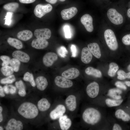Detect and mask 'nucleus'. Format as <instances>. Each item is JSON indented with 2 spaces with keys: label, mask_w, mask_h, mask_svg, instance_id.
Masks as SVG:
<instances>
[{
  "label": "nucleus",
  "mask_w": 130,
  "mask_h": 130,
  "mask_svg": "<svg viewBox=\"0 0 130 130\" xmlns=\"http://www.w3.org/2000/svg\"><path fill=\"white\" fill-rule=\"evenodd\" d=\"M123 101V99H122L116 100L108 98L105 99V103L108 107H112L120 105L122 103Z\"/></svg>",
  "instance_id": "c85d7f7f"
},
{
  "label": "nucleus",
  "mask_w": 130,
  "mask_h": 130,
  "mask_svg": "<svg viewBox=\"0 0 130 130\" xmlns=\"http://www.w3.org/2000/svg\"><path fill=\"white\" fill-rule=\"evenodd\" d=\"M12 15V13L10 12L7 13L5 16V24L9 25L11 22V19Z\"/></svg>",
  "instance_id": "a19ab883"
},
{
  "label": "nucleus",
  "mask_w": 130,
  "mask_h": 130,
  "mask_svg": "<svg viewBox=\"0 0 130 130\" xmlns=\"http://www.w3.org/2000/svg\"><path fill=\"white\" fill-rule=\"evenodd\" d=\"M59 0L61 1H64L65 0Z\"/></svg>",
  "instance_id": "4d7b16f0"
},
{
  "label": "nucleus",
  "mask_w": 130,
  "mask_h": 130,
  "mask_svg": "<svg viewBox=\"0 0 130 130\" xmlns=\"http://www.w3.org/2000/svg\"><path fill=\"white\" fill-rule=\"evenodd\" d=\"M119 68L118 65L116 63H110L109 65V68L108 72V75L111 77H114Z\"/></svg>",
  "instance_id": "c756f323"
},
{
  "label": "nucleus",
  "mask_w": 130,
  "mask_h": 130,
  "mask_svg": "<svg viewBox=\"0 0 130 130\" xmlns=\"http://www.w3.org/2000/svg\"><path fill=\"white\" fill-rule=\"evenodd\" d=\"M115 85L117 87L124 90H126L127 87L122 82L120 81H117L115 83Z\"/></svg>",
  "instance_id": "37998d69"
},
{
  "label": "nucleus",
  "mask_w": 130,
  "mask_h": 130,
  "mask_svg": "<svg viewBox=\"0 0 130 130\" xmlns=\"http://www.w3.org/2000/svg\"><path fill=\"white\" fill-rule=\"evenodd\" d=\"M78 92H72L67 94L64 104L69 114L72 115L78 110L79 106Z\"/></svg>",
  "instance_id": "7ed1b4c3"
},
{
  "label": "nucleus",
  "mask_w": 130,
  "mask_h": 130,
  "mask_svg": "<svg viewBox=\"0 0 130 130\" xmlns=\"http://www.w3.org/2000/svg\"><path fill=\"white\" fill-rule=\"evenodd\" d=\"M107 17L112 23L119 25L122 24L123 21V18L122 15L114 8H111L107 12Z\"/></svg>",
  "instance_id": "423d86ee"
},
{
  "label": "nucleus",
  "mask_w": 130,
  "mask_h": 130,
  "mask_svg": "<svg viewBox=\"0 0 130 130\" xmlns=\"http://www.w3.org/2000/svg\"><path fill=\"white\" fill-rule=\"evenodd\" d=\"M2 74L6 76H8L13 74L14 70L11 66H6L3 67L1 69Z\"/></svg>",
  "instance_id": "72a5a7b5"
},
{
  "label": "nucleus",
  "mask_w": 130,
  "mask_h": 130,
  "mask_svg": "<svg viewBox=\"0 0 130 130\" xmlns=\"http://www.w3.org/2000/svg\"><path fill=\"white\" fill-rule=\"evenodd\" d=\"M19 4L16 2H11L5 5L3 8L5 10L11 12H14L18 8Z\"/></svg>",
  "instance_id": "7c9ffc66"
},
{
  "label": "nucleus",
  "mask_w": 130,
  "mask_h": 130,
  "mask_svg": "<svg viewBox=\"0 0 130 130\" xmlns=\"http://www.w3.org/2000/svg\"><path fill=\"white\" fill-rule=\"evenodd\" d=\"M127 15L128 17L130 18V8L128 9L127 10Z\"/></svg>",
  "instance_id": "864d4df0"
},
{
  "label": "nucleus",
  "mask_w": 130,
  "mask_h": 130,
  "mask_svg": "<svg viewBox=\"0 0 130 130\" xmlns=\"http://www.w3.org/2000/svg\"><path fill=\"white\" fill-rule=\"evenodd\" d=\"M34 34L37 39L46 40L51 37V32L50 30L48 28L38 29L35 30Z\"/></svg>",
  "instance_id": "9b49d317"
},
{
  "label": "nucleus",
  "mask_w": 130,
  "mask_h": 130,
  "mask_svg": "<svg viewBox=\"0 0 130 130\" xmlns=\"http://www.w3.org/2000/svg\"><path fill=\"white\" fill-rule=\"evenodd\" d=\"M59 125L62 130H67L71 128L72 122L71 119L68 116L64 114L58 119Z\"/></svg>",
  "instance_id": "f8f14e48"
},
{
  "label": "nucleus",
  "mask_w": 130,
  "mask_h": 130,
  "mask_svg": "<svg viewBox=\"0 0 130 130\" xmlns=\"http://www.w3.org/2000/svg\"><path fill=\"white\" fill-rule=\"evenodd\" d=\"M24 80L29 82L31 84L33 87H35L36 85L33 76L31 73L28 72L26 73L24 75L23 78Z\"/></svg>",
  "instance_id": "2f4dec72"
},
{
  "label": "nucleus",
  "mask_w": 130,
  "mask_h": 130,
  "mask_svg": "<svg viewBox=\"0 0 130 130\" xmlns=\"http://www.w3.org/2000/svg\"><path fill=\"white\" fill-rule=\"evenodd\" d=\"M78 11L77 8L72 7L62 11L61 14L62 18L65 20H69L74 17Z\"/></svg>",
  "instance_id": "2eb2a0df"
},
{
  "label": "nucleus",
  "mask_w": 130,
  "mask_h": 130,
  "mask_svg": "<svg viewBox=\"0 0 130 130\" xmlns=\"http://www.w3.org/2000/svg\"><path fill=\"white\" fill-rule=\"evenodd\" d=\"M8 86L10 87L9 91L11 94H13L15 93L16 91V87L11 85H9Z\"/></svg>",
  "instance_id": "c03bdc74"
},
{
  "label": "nucleus",
  "mask_w": 130,
  "mask_h": 130,
  "mask_svg": "<svg viewBox=\"0 0 130 130\" xmlns=\"http://www.w3.org/2000/svg\"><path fill=\"white\" fill-rule=\"evenodd\" d=\"M33 36V33L30 31L25 30L19 32L17 34V37L20 39L26 41L31 39Z\"/></svg>",
  "instance_id": "5701e85b"
},
{
  "label": "nucleus",
  "mask_w": 130,
  "mask_h": 130,
  "mask_svg": "<svg viewBox=\"0 0 130 130\" xmlns=\"http://www.w3.org/2000/svg\"><path fill=\"white\" fill-rule=\"evenodd\" d=\"M3 88L1 86H0V96L1 97H4L5 96L4 93Z\"/></svg>",
  "instance_id": "09e8293b"
},
{
  "label": "nucleus",
  "mask_w": 130,
  "mask_h": 130,
  "mask_svg": "<svg viewBox=\"0 0 130 130\" xmlns=\"http://www.w3.org/2000/svg\"><path fill=\"white\" fill-rule=\"evenodd\" d=\"M20 2L22 3L28 4L33 3L36 0H19Z\"/></svg>",
  "instance_id": "49530a36"
},
{
  "label": "nucleus",
  "mask_w": 130,
  "mask_h": 130,
  "mask_svg": "<svg viewBox=\"0 0 130 130\" xmlns=\"http://www.w3.org/2000/svg\"><path fill=\"white\" fill-rule=\"evenodd\" d=\"M80 21L88 32H91L93 31V19L91 15L88 14L84 15L81 18Z\"/></svg>",
  "instance_id": "9d476101"
},
{
  "label": "nucleus",
  "mask_w": 130,
  "mask_h": 130,
  "mask_svg": "<svg viewBox=\"0 0 130 130\" xmlns=\"http://www.w3.org/2000/svg\"><path fill=\"white\" fill-rule=\"evenodd\" d=\"M3 88L5 93L7 94H8L9 93V88L8 86L7 85H5L3 87Z\"/></svg>",
  "instance_id": "de8ad7c7"
},
{
  "label": "nucleus",
  "mask_w": 130,
  "mask_h": 130,
  "mask_svg": "<svg viewBox=\"0 0 130 130\" xmlns=\"http://www.w3.org/2000/svg\"><path fill=\"white\" fill-rule=\"evenodd\" d=\"M112 130H122V129L119 124L117 123H115L113 125Z\"/></svg>",
  "instance_id": "a18cd8bd"
},
{
  "label": "nucleus",
  "mask_w": 130,
  "mask_h": 130,
  "mask_svg": "<svg viewBox=\"0 0 130 130\" xmlns=\"http://www.w3.org/2000/svg\"><path fill=\"white\" fill-rule=\"evenodd\" d=\"M48 42L46 40L38 39H33L31 43L32 46L37 49L45 48L48 46Z\"/></svg>",
  "instance_id": "412c9836"
},
{
  "label": "nucleus",
  "mask_w": 130,
  "mask_h": 130,
  "mask_svg": "<svg viewBox=\"0 0 130 130\" xmlns=\"http://www.w3.org/2000/svg\"><path fill=\"white\" fill-rule=\"evenodd\" d=\"M16 87L19 90L18 94L20 96L24 97L26 94L25 88L24 84L21 80L16 81L15 83Z\"/></svg>",
  "instance_id": "cd10ccee"
},
{
  "label": "nucleus",
  "mask_w": 130,
  "mask_h": 130,
  "mask_svg": "<svg viewBox=\"0 0 130 130\" xmlns=\"http://www.w3.org/2000/svg\"><path fill=\"white\" fill-rule=\"evenodd\" d=\"M0 58L3 62L2 64V67L7 66L9 64L11 59L8 56L6 55H2L0 56Z\"/></svg>",
  "instance_id": "4c0bfd02"
},
{
  "label": "nucleus",
  "mask_w": 130,
  "mask_h": 130,
  "mask_svg": "<svg viewBox=\"0 0 130 130\" xmlns=\"http://www.w3.org/2000/svg\"><path fill=\"white\" fill-rule=\"evenodd\" d=\"M71 50L72 53V57H75L77 54V50L76 46L73 44L71 45Z\"/></svg>",
  "instance_id": "79ce46f5"
},
{
  "label": "nucleus",
  "mask_w": 130,
  "mask_h": 130,
  "mask_svg": "<svg viewBox=\"0 0 130 130\" xmlns=\"http://www.w3.org/2000/svg\"><path fill=\"white\" fill-rule=\"evenodd\" d=\"M23 128V125L21 121L12 118L8 122L5 129L6 130H21Z\"/></svg>",
  "instance_id": "ddd939ff"
},
{
  "label": "nucleus",
  "mask_w": 130,
  "mask_h": 130,
  "mask_svg": "<svg viewBox=\"0 0 130 130\" xmlns=\"http://www.w3.org/2000/svg\"><path fill=\"white\" fill-rule=\"evenodd\" d=\"M122 92V91L119 89H111L109 90L108 95L113 99L119 100L122 98L121 96L119 94H121Z\"/></svg>",
  "instance_id": "a878e982"
},
{
  "label": "nucleus",
  "mask_w": 130,
  "mask_h": 130,
  "mask_svg": "<svg viewBox=\"0 0 130 130\" xmlns=\"http://www.w3.org/2000/svg\"><path fill=\"white\" fill-rule=\"evenodd\" d=\"M7 41L11 46L18 49H20L23 47L21 42L17 39L9 37Z\"/></svg>",
  "instance_id": "bb28decb"
},
{
  "label": "nucleus",
  "mask_w": 130,
  "mask_h": 130,
  "mask_svg": "<svg viewBox=\"0 0 130 130\" xmlns=\"http://www.w3.org/2000/svg\"><path fill=\"white\" fill-rule=\"evenodd\" d=\"M104 117L101 110L93 105L85 107L83 109L81 114L82 123L90 127H93L99 124Z\"/></svg>",
  "instance_id": "f257e3e1"
},
{
  "label": "nucleus",
  "mask_w": 130,
  "mask_h": 130,
  "mask_svg": "<svg viewBox=\"0 0 130 130\" xmlns=\"http://www.w3.org/2000/svg\"><path fill=\"white\" fill-rule=\"evenodd\" d=\"M57 52L58 55L62 58H64L66 56V54L68 53V51L66 48L62 46L58 49Z\"/></svg>",
  "instance_id": "e433bc0d"
},
{
  "label": "nucleus",
  "mask_w": 130,
  "mask_h": 130,
  "mask_svg": "<svg viewBox=\"0 0 130 130\" xmlns=\"http://www.w3.org/2000/svg\"><path fill=\"white\" fill-rule=\"evenodd\" d=\"M85 72L87 75L96 78H100L102 76V72L100 71L91 67H87L85 70Z\"/></svg>",
  "instance_id": "393cba45"
},
{
  "label": "nucleus",
  "mask_w": 130,
  "mask_h": 130,
  "mask_svg": "<svg viewBox=\"0 0 130 130\" xmlns=\"http://www.w3.org/2000/svg\"><path fill=\"white\" fill-rule=\"evenodd\" d=\"M125 83L126 84L128 87H130V81H126L125 82Z\"/></svg>",
  "instance_id": "603ef678"
},
{
  "label": "nucleus",
  "mask_w": 130,
  "mask_h": 130,
  "mask_svg": "<svg viewBox=\"0 0 130 130\" xmlns=\"http://www.w3.org/2000/svg\"><path fill=\"white\" fill-rule=\"evenodd\" d=\"M18 113L25 118L32 119L36 117L38 115L39 111L36 105L29 102H25L21 104L19 107Z\"/></svg>",
  "instance_id": "f03ea898"
},
{
  "label": "nucleus",
  "mask_w": 130,
  "mask_h": 130,
  "mask_svg": "<svg viewBox=\"0 0 130 130\" xmlns=\"http://www.w3.org/2000/svg\"><path fill=\"white\" fill-rule=\"evenodd\" d=\"M92 55L88 48L84 47L82 50L81 59L82 62L85 64L89 63L92 60Z\"/></svg>",
  "instance_id": "f3484780"
},
{
  "label": "nucleus",
  "mask_w": 130,
  "mask_h": 130,
  "mask_svg": "<svg viewBox=\"0 0 130 130\" xmlns=\"http://www.w3.org/2000/svg\"><path fill=\"white\" fill-rule=\"evenodd\" d=\"M12 55L14 58L23 62H28L30 59V57L28 54L20 51L17 50L14 52Z\"/></svg>",
  "instance_id": "a211bd4d"
},
{
  "label": "nucleus",
  "mask_w": 130,
  "mask_h": 130,
  "mask_svg": "<svg viewBox=\"0 0 130 130\" xmlns=\"http://www.w3.org/2000/svg\"><path fill=\"white\" fill-rule=\"evenodd\" d=\"M122 41L125 45H130V34L124 36L122 38Z\"/></svg>",
  "instance_id": "ea45409f"
},
{
  "label": "nucleus",
  "mask_w": 130,
  "mask_h": 130,
  "mask_svg": "<svg viewBox=\"0 0 130 130\" xmlns=\"http://www.w3.org/2000/svg\"><path fill=\"white\" fill-rule=\"evenodd\" d=\"M85 92L89 98L91 99L96 98L100 93V87L98 84L95 81L90 83L87 86Z\"/></svg>",
  "instance_id": "39448f33"
},
{
  "label": "nucleus",
  "mask_w": 130,
  "mask_h": 130,
  "mask_svg": "<svg viewBox=\"0 0 130 130\" xmlns=\"http://www.w3.org/2000/svg\"><path fill=\"white\" fill-rule=\"evenodd\" d=\"M117 78L120 80H123L126 78L130 79V72L126 73L122 70H120L117 72Z\"/></svg>",
  "instance_id": "f704fd0d"
},
{
  "label": "nucleus",
  "mask_w": 130,
  "mask_h": 130,
  "mask_svg": "<svg viewBox=\"0 0 130 130\" xmlns=\"http://www.w3.org/2000/svg\"><path fill=\"white\" fill-rule=\"evenodd\" d=\"M46 1L50 3L54 4L56 3L57 2V0H45Z\"/></svg>",
  "instance_id": "3c124183"
},
{
  "label": "nucleus",
  "mask_w": 130,
  "mask_h": 130,
  "mask_svg": "<svg viewBox=\"0 0 130 130\" xmlns=\"http://www.w3.org/2000/svg\"><path fill=\"white\" fill-rule=\"evenodd\" d=\"M51 106V104L46 98H43L38 102L37 106L38 109L40 111L44 112L48 110Z\"/></svg>",
  "instance_id": "4be33fe9"
},
{
  "label": "nucleus",
  "mask_w": 130,
  "mask_h": 130,
  "mask_svg": "<svg viewBox=\"0 0 130 130\" xmlns=\"http://www.w3.org/2000/svg\"><path fill=\"white\" fill-rule=\"evenodd\" d=\"M9 64L14 72H17L18 71L20 64V61L14 58H13L10 59Z\"/></svg>",
  "instance_id": "473e14b6"
},
{
  "label": "nucleus",
  "mask_w": 130,
  "mask_h": 130,
  "mask_svg": "<svg viewBox=\"0 0 130 130\" xmlns=\"http://www.w3.org/2000/svg\"><path fill=\"white\" fill-rule=\"evenodd\" d=\"M79 74V71L78 69L72 67L63 72L62 73L61 76L71 80L78 77Z\"/></svg>",
  "instance_id": "dca6fc26"
},
{
  "label": "nucleus",
  "mask_w": 130,
  "mask_h": 130,
  "mask_svg": "<svg viewBox=\"0 0 130 130\" xmlns=\"http://www.w3.org/2000/svg\"><path fill=\"white\" fill-rule=\"evenodd\" d=\"M58 59L57 55L55 53L50 52L45 54L43 59L44 65L47 67L52 66Z\"/></svg>",
  "instance_id": "4468645a"
},
{
  "label": "nucleus",
  "mask_w": 130,
  "mask_h": 130,
  "mask_svg": "<svg viewBox=\"0 0 130 130\" xmlns=\"http://www.w3.org/2000/svg\"><path fill=\"white\" fill-rule=\"evenodd\" d=\"M15 79L14 76L12 75L2 79L0 81V83L2 84H11L14 82Z\"/></svg>",
  "instance_id": "c9c22d12"
},
{
  "label": "nucleus",
  "mask_w": 130,
  "mask_h": 130,
  "mask_svg": "<svg viewBox=\"0 0 130 130\" xmlns=\"http://www.w3.org/2000/svg\"><path fill=\"white\" fill-rule=\"evenodd\" d=\"M115 116L117 119H121L124 122H127L130 120V116L123 110L118 109L115 112Z\"/></svg>",
  "instance_id": "b1692460"
},
{
  "label": "nucleus",
  "mask_w": 130,
  "mask_h": 130,
  "mask_svg": "<svg viewBox=\"0 0 130 130\" xmlns=\"http://www.w3.org/2000/svg\"><path fill=\"white\" fill-rule=\"evenodd\" d=\"M104 38L106 44L111 50H116L118 46L117 38L114 32L111 29L106 30L104 33Z\"/></svg>",
  "instance_id": "20e7f679"
},
{
  "label": "nucleus",
  "mask_w": 130,
  "mask_h": 130,
  "mask_svg": "<svg viewBox=\"0 0 130 130\" xmlns=\"http://www.w3.org/2000/svg\"><path fill=\"white\" fill-rule=\"evenodd\" d=\"M3 127L1 126H0V130H3Z\"/></svg>",
  "instance_id": "6e6d98bb"
},
{
  "label": "nucleus",
  "mask_w": 130,
  "mask_h": 130,
  "mask_svg": "<svg viewBox=\"0 0 130 130\" xmlns=\"http://www.w3.org/2000/svg\"><path fill=\"white\" fill-rule=\"evenodd\" d=\"M35 82L37 88L42 91L46 89L48 84L46 78L43 76H39L37 77Z\"/></svg>",
  "instance_id": "6ab92c4d"
},
{
  "label": "nucleus",
  "mask_w": 130,
  "mask_h": 130,
  "mask_svg": "<svg viewBox=\"0 0 130 130\" xmlns=\"http://www.w3.org/2000/svg\"><path fill=\"white\" fill-rule=\"evenodd\" d=\"M65 37L66 38L69 39L71 37V33L69 26L65 25L64 28Z\"/></svg>",
  "instance_id": "58836bf2"
},
{
  "label": "nucleus",
  "mask_w": 130,
  "mask_h": 130,
  "mask_svg": "<svg viewBox=\"0 0 130 130\" xmlns=\"http://www.w3.org/2000/svg\"><path fill=\"white\" fill-rule=\"evenodd\" d=\"M54 81L56 85L61 89H69L73 85V82L71 80L62 76L56 77Z\"/></svg>",
  "instance_id": "1a4fd4ad"
},
{
  "label": "nucleus",
  "mask_w": 130,
  "mask_h": 130,
  "mask_svg": "<svg viewBox=\"0 0 130 130\" xmlns=\"http://www.w3.org/2000/svg\"><path fill=\"white\" fill-rule=\"evenodd\" d=\"M88 48L92 54L97 58L101 56V53L99 45L96 43H93L88 44Z\"/></svg>",
  "instance_id": "aec40b11"
},
{
  "label": "nucleus",
  "mask_w": 130,
  "mask_h": 130,
  "mask_svg": "<svg viewBox=\"0 0 130 130\" xmlns=\"http://www.w3.org/2000/svg\"><path fill=\"white\" fill-rule=\"evenodd\" d=\"M3 110V108L2 107L0 106V122H1L3 120V116L2 112Z\"/></svg>",
  "instance_id": "8fccbe9b"
},
{
  "label": "nucleus",
  "mask_w": 130,
  "mask_h": 130,
  "mask_svg": "<svg viewBox=\"0 0 130 130\" xmlns=\"http://www.w3.org/2000/svg\"><path fill=\"white\" fill-rule=\"evenodd\" d=\"M52 9V6L50 4L45 5L38 4L35 7L34 13L36 16L40 18L51 11Z\"/></svg>",
  "instance_id": "6e6552de"
},
{
  "label": "nucleus",
  "mask_w": 130,
  "mask_h": 130,
  "mask_svg": "<svg viewBox=\"0 0 130 130\" xmlns=\"http://www.w3.org/2000/svg\"><path fill=\"white\" fill-rule=\"evenodd\" d=\"M67 111L64 104L60 103L50 112L49 116L51 119L56 120L65 114Z\"/></svg>",
  "instance_id": "0eeeda50"
},
{
  "label": "nucleus",
  "mask_w": 130,
  "mask_h": 130,
  "mask_svg": "<svg viewBox=\"0 0 130 130\" xmlns=\"http://www.w3.org/2000/svg\"><path fill=\"white\" fill-rule=\"evenodd\" d=\"M127 69L130 72V64L127 67Z\"/></svg>",
  "instance_id": "5fc2aeb1"
}]
</instances>
